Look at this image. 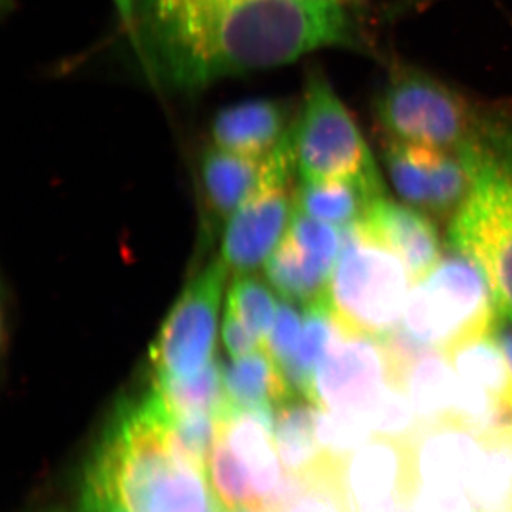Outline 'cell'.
I'll return each mask as SVG.
<instances>
[{
  "mask_svg": "<svg viewBox=\"0 0 512 512\" xmlns=\"http://www.w3.org/2000/svg\"><path fill=\"white\" fill-rule=\"evenodd\" d=\"M140 22L148 56L181 87L284 66L325 47L357 45L342 3L315 0H187L143 13Z\"/></svg>",
  "mask_w": 512,
  "mask_h": 512,
  "instance_id": "1",
  "label": "cell"
},
{
  "mask_svg": "<svg viewBox=\"0 0 512 512\" xmlns=\"http://www.w3.org/2000/svg\"><path fill=\"white\" fill-rule=\"evenodd\" d=\"M207 480L175 448L170 413L153 389L114 417L87 468L83 494L110 498L128 512H222Z\"/></svg>",
  "mask_w": 512,
  "mask_h": 512,
  "instance_id": "2",
  "label": "cell"
},
{
  "mask_svg": "<svg viewBox=\"0 0 512 512\" xmlns=\"http://www.w3.org/2000/svg\"><path fill=\"white\" fill-rule=\"evenodd\" d=\"M386 137L460 157L474 180L512 175V103L471 100L429 74L399 69L377 97Z\"/></svg>",
  "mask_w": 512,
  "mask_h": 512,
  "instance_id": "3",
  "label": "cell"
},
{
  "mask_svg": "<svg viewBox=\"0 0 512 512\" xmlns=\"http://www.w3.org/2000/svg\"><path fill=\"white\" fill-rule=\"evenodd\" d=\"M410 281L402 259L355 224L343 228L338 262L323 296L343 332L382 340L403 319Z\"/></svg>",
  "mask_w": 512,
  "mask_h": 512,
  "instance_id": "4",
  "label": "cell"
},
{
  "mask_svg": "<svg viewBox=\"0 0 512 512\" xmlns=\"http://www.w3.org/2000/svg\"><path fill=\"white\" fill-rule=\"evenodd\" d=\"M493 292L480 266L460 254L440 259L426 278L414 282L402 328L420 345L447 350L495 325Z\"/></svg>",
  "mask_w": 512,
  "mask_h": 512,
  "instance_id": "5",
  "label": "cell"
},
{
  "mask_svg": "<svg viewBox=\"0 0 512 512\" xmlns=\"http://www.w3.org/2000/svg\"><path fill=\"white\" fill-rule=\"evenodd\" d=\"M296 171L302 181L382 184L359 127L325 77L309 79L301 116L291 128Z\"/></svg>",
  "mask_w": 512,
  "mask_h": 512,
  "instance_id": "6",
  "label": "cell"
},
{
  "mask_svg": "<svg viewBox=\"0 0 512 512\" xmlns=\"http://www.w3.org/2000/svg\"><path fill=\"white\" fill-rule=\"evenodd\" d=\"M454 251L484 272L498 316L512 322V175H485L454 214L448 232Z\"/></svg>",
  "mask_w": 512,
  "mask_h": 512,
  "instance_id": "7",
  "label": "cell"
},
{
  "mask_svg": "<svg viewBox=\"0 0 512 512\" xmlns=\"http://www.w3.org/2000/svg\"><path fill=\"white\" fill-rule=\"evenodd\" d=\"M227 272L222 261L208 265L175 302L151 346V363L157 377L188 379L214 360L218 312Z\"/></svg>",
  "mask_w": 512,
  "mask_h": 512,
  "instance_id": "8",
  "label": "cell"
},
{
  "mask_svg": "<svg viewBox=\"0 0 512 512\" xmlns=\"http://www.w3.org/2000/svg\"><path fill=\"white\" fill-rule=\"evenodd\" d=\"M393 383L386 349L379 339L340 329L313 377L311 402L322 409L362 417Z\"/></svg>",
  "mask_w": 512,
  "mask_h": 512,
  "instance_id": "9",
  "label": "cell"
},
{
  "mask_svg": "<svg viewBox=\"0 0 512 512\" xmlns=\"http://www.w3.org/2000/svg\"><path fill=\"white\" fill-rule=\"evenodd\" d=\"M289 185L284 181L262 188L231 215L222 241V262L228 269L251 274L274 254L295 212Z\"/></svg>",
  "mask_w": 512,
  "mask_h": 512,
  "instance_id": "10",
  "label": "cell"
},
{
  "mask_svg": "<svg viewBox=\"0 0 512 512\" xmlns=\"http://www.w3.org/2000/svg\"><path fill=\"white\" fill-rule=\"evenodd\" d=\"M345 488L352 512L409 504L417 488L410 443L372 437L345 463Z\"/></svg>",
  "mask_w": 512,
  "mask_h": 512,
  "instance_id": "11",
  "label": "cell"
},
{
  "mask_svg": "<svg viewBox=\"0 0 512 512\" xmlns=\"http://www.w3.org/2000/svg\"><path fill=\"white\" fill-rule=\"evenodd\" d=\"M363 234L402 259L412 282H419L439 264L441 244L433 222L416 208L377 198L357 222Z\"/></svg>",
  "mask_w": 512,
  "mask_h": 512,
  "instance_id": "12",
  "label": "cell"
},
{
  "mask_svg": "<svg viewBox=\"0 0 512 512\" xmlns=\"http://www.w3.org/2000/svg\"><path fill=\"white\" fill-rule=\"evenodd\" d=\"M410 448L417 485L466 490L483 441L460 424L443 423L424 427Z\"/></svg>",
  "mask_w": 512,
  "mask_h": 512,
  "instance_id": "13",
  "label": "cell"
},
{
  "mask_svg": "<svg viewBox=\"0 0 512 512\" xmlns=\"http://www.w3.org/2000/svg\"><path fill=\"white\" fill-rule=\"evenodd\" d=\"M284 110L266 100L235 104L218 113L212 123L214 146L251 157H266L284 140Z\"/></svg>",
  "mask_w": 512,
  "mask_h": 512,
  "instance_id": "14",
  "label": "cell"
},
{
  "mask_svg": "<svg viewBox=\"0 0 512 512\" xmlns=\"http://www.w3.org/2000/svg\"><path fill=\"white\" fill-rule=\"evenodd\" d=\"M222 376L231 412H275L296 397L281 367L264 348L222 363Z\"/></svg>",
  "mask_w": 512,
  "mask_h": 512,
  "instance_id": "15",
  "label": "cell"
},
{
  "mask_svg": "<svg viewBox=\"0 0 512 512\" xmlns=\"http://www.w3.org/2000/svg\"><path fill=\"white\" fill-rule=\"evenodd\" d=\"M311 403L293 397L275 410L274 440L282 466L303 478L332 460L320 446L319 407Z\"/></svg>",
  "mask_w": 512,
  "mask_h": 512,
  "instance_id": "16",
  "label": "cell"
},
{
  "mask_svg": "<svg viewBox=\"0 0 512 512\" xmlns=\"http://www.w3.org/2000/svg\"><path fill=\"white\" fill-rule=\"evenodd\" d=\"M380 197H383V184L302 181L295 191V208L315 220L348 228L362 220L370 205Z\"/></svg>",
  "mask_w": 512,
  "mask_h": 512,
  "instance_id": "17",
  "label": "cell"
},
{
  "mask_svg": "<svg viewBox=\"0 0 512 512\" xmlns=\"http://www.w3.org/2000/svg\"><path fill=\"white\" fill-rule=\"evenodd\" d=\"M457 387L456 370L437 349L420 356L410 366L403 383L423 429L453 421Z\"/></svg>",
  "mask_w": 512,
  "mask_h": 512,
  "instance_id": "18",
  "label": "cell"
},
{
  "mask_svg": "<svg viewBox=\"0 0 512 512\" xmlns=\"http://www.w3.org/2000/svg\"><path fill=\"white\" fill-rule=\"evenodd\" d=\"M339 332L340 326L325 296L305 305L301 342L291 359L279 366L293 393L302 394L311 402L316 369L328 355Z\"/></svg>",
  "mask_w": 512,
  "mask_h": 512,
  "instance_id": "19",
  "label": "cell"
},
{
  "mask_svg": "<svg viewBox=\"0 0 512 512\" xmlns=\"http://www.w3.org/2000/svg\"><path fill=\"white\" fill-rule=\"evenodd\" d=\"M443 353L461 379L512 402V370L493 330L468 336Z\"/></svg>",
  "mask_w": 512,
  "mask_h": 512,
  "instance_id": "20",
  "label": "cell"
},
{
  "mask_svg": "<svg viewBox=\"0 0 512 512\" xmlns=\"http://www.w3.org/2000/svg\"><path fill=\"white\" fill-rule=\"evenodd\" d=\"M483 450L468 478L477 512H512V434L481 439Z\"/></svg>",
  "mask_w": 512,
  "mask_h": 512,
  "instance_id": "21",
  "label": "cell"
},
{
  "mask_svg": "<svg viewBox=\"0 0 512 512\" xmlns=\"http://www.w3.org/2000/svg\"><path fill=\"white\" fill-rule=\"evenodd\" d=\"M266 276L285 301L303 305L322 298L330 279L288 234L266 261Z\"/></svg>",
  "mask_w": 512,
  "mask_h": 512,
  "instance_id": "22",
  "label": "cell"
},
{
  "mask_svg": "<svg viewBox=\"0 0 512 512\" xmlns=\"http://www.w3.org/2000/svg\"><path fill=\"white\" fill-rule=\"evenodd\" d=\"M153 389L168 412L173 414H210L220 420L231 412L225 393L222 363L215 360L198 375L188 379L156 376Z\"/></svg>",
  "mask_w": 512,
  "mask_h": 512,
  "instance_id": "23",
  "label": "cell"
},
{
  "mask_svg": "<svg viewBox=\"0 0 512 512\" xmlns=\"http://www.w3.org/2000/svg\"><path fill=\"white\" fill-rule=\"evenodd\" d=\"M437 148L386 137L384 160L403 200L417 210H430Z\"/></svg>",
  "mask_w": 512,
  "mask_h": 512,
  "instance_id": "24",
  "label": "cell"
},
{
  "mask_svg": "<svg viewBox=\"0 0 512 512\" xmlns=\"http://www.w3.org/2000/svg\"><path fill=\"white\" fill-rule=\"evenodd\" d=\"M207 477L218 504L224 510H259L258 495L247 468L218 429L217 440L208 460Z\"/></svg>",
  "mask_w": 512,
  "mask_h": 512,
  "instance_id": "25",
  "label": "cell"
},
{
  "mask_svg": "<svg viewBox=\"0 0 512 512\" xmlns=\"http://www.w3.org/2000/svg\"><path fill=\"white\" fill-rule=\"evenodd\" d=\"M366 423L373 437L412 443L423 430L406 390L390 383L367 410Z\"/></svg>",
  "mask_w": 512,
  "mask_h": 512,
  "instance_id": "26",
  "label": "cell"
},
{
  "mask_svg": "<svg viewBox=\"0 0 512 512\" xmlns=\"http://www.w3.org/2000/svg\"><path fill=\"white\" fill-rule=\"evenodd\" d=\"M227 305L234 309L265 348L278 311L271 289L256 276L238 275L229 289Z\"/></svg>",
  "mask_w": 512,
  "mask_h": 512,
  "instance_id": "27",
  "label": "cell"
},
{
  "mask_svg": "<svg viewBox=\"0 0 512 512\" xmlns=\"http://www.w3.org/2000/svg\"><path fill=\"white\" fill-rule=\"evenodd\" d=\"M288 235L309 258L332 276L342 248V234L339 235L332 224L308 217L295 208Z\"/></svg>",
  "mask_w": 512,
  "mask_h": 512,
  "instance_id": "28",
  "label": "cell"
},
{
  "mask_svg": "<svg viewBox=\"0 0 512 512\" xmlns=\"http://www.w3.org/2000/svg\"><path fill=\"white\" fill-rule=\"evenodd\" d=\"M305 481V493L282 512H352L343 474H319Z\"/></svg>",
  "mask_w": 512,
  "mask_h": 512,
  "instance_id": "29",
  "label": "cell"
},
{
  "mask_svg": "<svg viewBox=\"0 0 512 512\" xmlns=\"http://www.w3.org/2000/svg\"><path fill=\"white\" fill-rule=\"evenodd\" d=\"M302 332L303 318L293 308L292 302L278 303L274 326H272L269 338L266 340V352L274 357L279 366L284 365L298 348Z\"/></svg>",
  "mask_w": 512,
  "mask_h": 512,
  "instance_id": "30",
  "label": "cell"
},
{
  "mask_svg": "<svg viewBox=\"0 0 512 512\" xmlns=\"http://www.w3.org/2000/svg\"><path fill=\"white\" fill-rule=\"evenodd\" d=\"M409 512H477L464 488L417 485Z\"/></svg>",
  "mask_w": 512,
  "mask_h": 512,
  "instance_id": "31",
  "label": "cell"
},
{
  "mask_svg": "<svg viewBox=\"0 0 512 512\" xmlns=\"http://www.w3.org/2000/svg\"><path fill=\"white\" fill-rule=\"evenodd\" d=\"M222 339H224L225 348L232 359L247 356L255 350L264 348L234 309L229 308L228 305L227 311H225L224 325H222Z\"/></svg>",
  "mask_w": 512,
  "mask_h": 512,
  "instance_id": "32",
  "label": "cell"
},
{
  "mask_svg": "<svg viewBox=\"0 0 512 512\" xmlns=\"http://www.w3.org/2000/svg\"><path fill=\"white\" fill-rule=\"evenodd\" d=\"M113 3L114 6H116L117 13H119L121 22H123L128 35L137 39V0H113Z\"/></svg>",
  "mask_w": 512,
  "mask_h": 512,
  "instance_id": "33",
  "label": "cell"
},
{
  "mask_svg": "<svg viewBox=\"0 0 512 512\" xmlns=\"http://www.w3.org/2000/svg\"><path fill=\"white\" fill-rule=\"evenodd\" d=\"M184 2H187V0H141L143 8H141L140 15H143V13L158 12V10L173 8V6L180 5V3Z\"/></svg>",
  "mask_w": 512,
  "mask_h": 512,
  "instance_id": "34",
  "label": "cell"
},
{
  "mask_svg": "<svg viewBox=\"0 0 512 512\" xmlns=\"http://www.w3.org/2000/svg\"><path fill=\"white\" fill-rule=\"evenodd\" d=\"M315 2H323V3H342L343 0H315Z\"/></svg>",
  "mask_w": 512,
  "mask_h": 512,
  "instance_id": "35",
  "label": "cell"
},
{
  "mask_svg": "<svg viewBox=\"0 0 512 512\" xmlns=\"http://www.w3.org/2000/svg\"><path fill=\"white\" fill-rule=\"evenodd\" d=\"M222 512H259V511H255V510H235V511H227V510H224V508H222Z\"/></svg>",
  "mask_w": 512,
  "mask_h": 512,
  "instance_id": "36",
  "label": "cell"
},
{
  "mask_svg": "<svg viewBox=\"0 0 512 512\" xmlns=\"http://www.w3.org/2000/svg\"><path fill=\"white\" fill-rule=\"evenodd\" d=\"M55 512H62V511H55Z\"/></svg>",
  "mask_w": 512,
  "mask_h": 512,
  "instance_id": "37",
  "label": "cell"
}]
</instances>
